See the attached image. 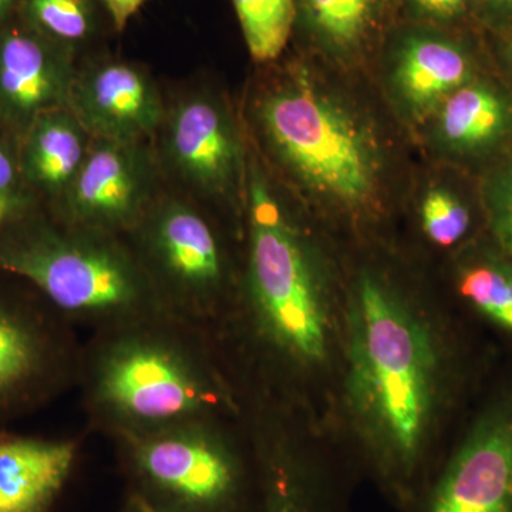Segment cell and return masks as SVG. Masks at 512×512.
<instances>
[{
    "mask_svg": "<svg viewBox=\"0 0 512 512\" xmlns=\"http://www.w3.org/2000/svg\"><path fill=\"white\" fill-rule=\"evenodd\" d=\"M471 366L453 318L372 268L343 295L333 410L340 456L402 512L436 476Z\"/></svg>",
    "mask_w": 512,
    "mask_h": 512,
    "instance_id": "6da1fadb",
    "label": "cell"
},
{
    "mask_svg": "<svg viewBox=\"0 0 512 512\" xmlns=\"http://www.w3.org/2000/svg\"><path fill=\"white\" fill-rule=\"evenodd\" d=\"M247 242L234 306L212 338L237 392L313 414L338 369L343 298L318 248L256 165L248 171Z\"/></svg>",
    "mask_w": 512,
    "mask_h": 512,
    "instance_id": "7a4b0ae2",
    "label": "cell"
},
{
    "mask_svg": "<svg viewBox=\"0 0 512 512\" xmlns=\"http://www.w3.org/2000/svg\"><path fill=\"white\" fill-rule=\"evenodd\" d=\"M77 389L89 429L110 440L211 416H241L210 336L167 313L92 332Z\"/></svg>",
    "mask_w": 512,
    "mask_h": 512,
    "instance_id": "3957f363",
    "label": "cell"
},
{
    "mask_svg": "<svg viewBox=\"0 0 512 512\" xmlns=\"http://www.w3.org/2000/svg\"><path fill=\"white\" fill-rule=\"evenodd\" d=\"M0 272L33 286L73 326L92 332L165 313L126 238L42 214L0 237Z\"/></svg>",
    "mask_w": 512,
    "mask_h": 512,
    "instance_id": "277c9868",
    "label": "cell"
},
{
    "mask_svg": "<svg viewBox=\"0 0 512 512\" xmlns=\"http://www.w3.org/2000/svg\"><path fill=\"white\" fill-rule=\"evenodd\" d=\"M127 497L153 512H256L259 470L241 416L111 440Z\"/></svg>",
    "mask_w": 512,
    "mask_h": 512,
    "instance_id": "5b68a950",
    "label": "cell"
},
{
    "mask_svg": "<svg viewBox=\"0 0 512 512\" xmlns=\"http://www.w3.org/2000/svg\"><path fill=\"white\" fill-rule=\"evenodd\" d=\"M256 120L272 156L301 187L339 210L376 204L382 160L375 136L303 70L266 90Z\"/></svg>",
    "mask_w": 512,
    "mask_h": 512,
    "instance_id": "8992f818",
    "label": "cell"
},
{
    "mask_svg": "<svg viewBox=\"0 0 512 512\" xmlns=\"http://www.w3.org/2000/svg\"><path fill=\"white\" fill-rule=\"evenodd\" d=\"M124 238L164 312L214 338L234 306L241 269L217 225L190 202L164 198Z\"/></svg>",
    "mask_w": 512,
    "mask_h": 512,
    "instance_id": "52a82bcc",
    "label": "cell"
},
{
    "mask_svg": "<svg viewBox=\"0 0 512 512\" xmlns=\"http://www.w3.org/2000/svg\"><path fill=\"white\" fill-rule=\"evenodd\" d=\"M83 343L33 286L0 272V429L77 387Z\"/></svg>",
    "mask_w": 512,
    "mask_h": 512,
    "instance_id": "ba28073f",
    "label": "cell"
},
{
    "mask_svg": "<svg viewBox=\"0 0 512 512\" xmlns=\"http://www.w3.org/2000/svg\"><path fill=\"white\" fill-rule=\"evenodd\" d=\"M241 420L258 463L256 512H350L359 476L338 451L309 436L311 421L259 399L242 400Z\"/></svg>",
    "mask_w": 512,
    "mask_h": 512,
    "instance_id": "9c48e42d",
    "label": "cell"
},
{
    "mask_svg": "<svg viewBox=\"0 0 512 512\" xmlns=\"http://www.w3.org/2000/svg\"><path fill=\"white\" fill-rule=\"evenodd\" d=\"M402 512H512V373L495 384Z\"/></svg>",
    "mask_w": 512,
    "mask_h": 512,
    "instance_id": "30bf717a",
    "label": "cell"
},
{
    "mask_svg": "<svg viewBox=\"0 0 512 512\" xmlns=\"http://www.w3.org/2000/svg\"><path fill=\"white\" fill-rule=\"evenodd\" d=\"M153 167L141 143L93 138L53 220L66 227L126 237L153 207Z\"/></svg>",
    "mask_w": 512,
    "mask_h": 512,
    "instance_id": "8fae6325",
    "label": "cell"
},
{
    "mask_svg": "<svg viewBox=\"0 0 512 512\" xmlns=\"http://www.w3.org/2000/svg\"><path fill=\"white\" fill-rule=\"evenodd\" d=\"M76 76L69 47L29 26L0 33V124L16 143L37 117L69 107Z\"/></svg>",
    "mask_w": 512,
    "mask_h": 512,
    "instance_id": "7c38bea8",
    "label": "cell"
},
{
    "mask_svg": "<svg viewBox=\"0 0 512 512\" xmlns=\"http://www.w3.org/2000/svg\"><path fill=\"white\" fill-rule=\"evenodd\" d=\"M171 165L192 187L225 197L242 181L241 140L220 101L204 94L187 97L174 107L165 130Z\"/></svg>",
    "mask_w": 512,
    "mask_h": 512,
    "instance_id": "4fadbf2b",
    "label": "cell"
},
{
    "mask_svg": "<svg viewBox=\"0 0 512 512\" xmlns=\"http://www.w3.org/2000/svg\"><path fill=\"white\" fill-rule=\"evenodd\" d=\"M69 109L92 138L141 143L164 121L156 84L127 63H106L77 74Z\"/></svg>",
    "mask_w": 512,
    "mask_h": 512,
    "instance_id": "5bb4252c",
    "label": "cell"
},
{
    "mask_svg": "<svg viewBox=\"0 0 512 512\" xmlns=\"http://www.w3.org/2000/svg\"><path fill=\"white\" fill-rule=\"evenodd\" d=\"M474 73L466 46L434 26H412L394 43L393 90L413 119L436 114L450 94L473 82Z\"/></svg>",
    "mask_w": 512,
    "mask_h": 512,
    "instance_id": "9a60e30c",
    "label": "cell"
},
{
    "mask_svg": "<svg viewBox=\"0 0 512 512\" xmlns=\"http://www.w3.org/2000/svg\"><path fill=\"white\" fill-rule=\"evenodd\" d=\"M82 441L0 429V512H53L79 463Z\"/></svg>",
    "mask_w": 512,
    "mask_h": 512,
    "instance_id": "2e32d148",
    "label": "cell"
},
{
    "mask_svg": "<svg viewBox=\"0 0 512 512\" xmlns=\"http://www.w3.org/2000/svg\"><path fill=\"white\" fill-rule=\"evenodd\" d=\"M90 138L69 107L37 117L16 143L20 170L29 187L59 201L82 167Z\"/></svg>",
    "mask_w": 512,
    "mask_h": 512,
    "instance_id": "e0dca14e",
    "label": "cell"
},
{
    "mask_svg": "<svg viewBox=\"0 0 512 512\" xmlns=\"http://www.w3.org/2000/svg\"><path fill=\"white\" fill-rule=\"evenodd\" d=\"M396 2L295 0L296 23L320 53L338 62H353L376 45Z\"/></svg>",
    "mask_w": 512,
    "mask_h": 512,
    "instance_id": "ac0fdd59",
    "label": "cell"
},
{
    "mask_svg": "<svg viewBox=\"0 0 512 512\" xmlns=\"http://www.w3.org/2000/svg\"><path fill=\"white\" fill-rule=\"evenodd\" d=\"M434 116L440 143L454 153H481L512 133V101L474 80L450 94Z\"/></svg>",
    "mask_w": 512,
    "mask_h": 512,
    "instance_id": "d6986e66",
    "label": "cell"
},
{
    "mask_svg": "<svg viewBox=\"0 0 512 512\" xmlns=\"http://www.w3.org/2000/svg\"><path fill=\"white\" fill-rule=\"evenodd\" d=\"M457 291L478 318L512 340V258L497 251L467 256L457 271Z\"/></svg>",
    "mask_w": 512,
    "mask_h": 512,
    "instance_id": "ffe728a7",
    "label": "cell"
},
{
    "mask_svg": "<svg viewBox=\"0 0 512 512\" xmlns=\"http://www.w3.org/2000/svg\"><path fill=\"white\" fill-rule=\"evenodd\" d=\"M252 59H278L296 23L295 0H231Z\"/></svg>",
    "mask_w": 512,
    "mask_h": 512,
    "instance_id": "44dd1931",
    "label": "cell"
},
{
    "mask_svg": "<svg viewBox=\"0 0 512 512\" xmlns=\"http://www.w3.org/2000/svg\"><path fill=\"white\" fill-rule=\"evenodd\" d=\"M22 12L26 26L67 47L93 30L90 0H22Z\"/></svg>",
    "mask_w": 512,
    "mask_h": 512,
    "instance_id": "7402d4cb",
    "label": "cell"
},
{
    "mask_svg": "<svg viewBox=\"0 0 512 512\" xmlns=\"http://www.w3.org/2000/svg\"><path fill=\"white\" fill-rule=\"evenodd\" d=\"M37 214V194L23 177L18 150L0 134V237Z\"/></svg>",
    "mask_w": 512,
    "mask_h": 512,
    "instance_id": "603a6c76",
    "label": "cell"
},
{
    "mask_svg": "<svg viewBox=\"0 0 512 512\" xmlns=\"http://www.w3.org/2000/svg\"><path fill=\"white\" fill-rule=\"evenodd\" d=\"M420 218L424 235L440 248L456 247L471 229L467 205L444 188H433L424 195Z\"/></svg>",
    "mask_w": 512,
    "mask_h": 512,
    "instance_id": "cb8c5ba5",
    "label": "cell"
},
{
    "mask_svg": "<svg viewBox=\"0 0 512 512\" xmlns=\"http://www.w3.org/2000/svg\"><path fill=\"white\" fill-rule=\"evenodd\" d=\"M485 205L497 248L512 258V153L488 180Z\"/></svg>",
    "mask_w": 512,
    "mask_h": 512,
    "instance_id": "d4e9b609",
    "label": "cell"
},
{
    "mask_svg": "<svg viewBox=\"0 0 512 512\" xmlns=\"http://www.w3.org/2000/svg\"><path fill=\"white\" fill-rule=\"evenodd\" d=\"M407 16L416 25L439 26L453 25L466 18L473 8L471 0H399Z\"/></svg>",
    "mask_w": 512,
    "mask_h": 512,
    "instance_id": "484cf974",
    "label": "cell"
},
{
    "mask_svg": "<svg viewBox=\"0 0 512 512\" xmlns=\"http://www.w3.org/2000/svg\"><path fill=\"white\" fill-rule=\"evenodd\" d=\"M471 5L491 25H512V0H471Z\"/></svg>",
    "mask_w": 512,
    "mask_h": 512,
    "instance_id": "4316f807",
    "label": "cell"
},
{
    "mask_svg": "<svg viewBox=\"0 0 512 512\" xmlns=\"http://www.w3.org/2000/svg\"><path fill=\"white\" fill-rule=\"evenodd\" d=\"M146 2L147 0H103L107 12L113 19L114 26L119 30L126 28L130 19Z\"/></svg>",
    "mask_w": 512,
    "mask_h": 512,
    "instance_id": "83f0119b",
    "label": "cell"
},
{
    "mask_svg": "<svg viewBox=\"0 0 512 512\" xmlns=\"http://www.w3.org/2000/svg\"><path fill=\"white\" fill-rule=\"evenodd\" d=\"M119 512H153L148 510V508L144 507V505H141L138 503V501L133 500V498L127 497L126 500H124L123 505H121V508Z\"/></svg>",
    "mask_w": 512,
    "mask_h": 512,
    "instance_id": "f1b7e54d",
    "label": "cell"
},
{
    "mask_svg": "<svg viewBox=\"0 0 512 512\" xmlns=\"http://www.w3.org/2000/svg\"><path fill=\"white\" fill-rule=\"evenodd\" d=\"M15 3L16 0H0V20L5 19L9 15Z\"/></svg>",
    "mask_w": 512,
    "mask_h": 512,
    "instance_id": "f546056e",
    "label": "cell"
},
{
    "mask_svg": "<svg viewBox=\"0 0 512 512\" xmlns=\"http://www.w3.org/2000/svg\"><path fill=\"white\" fill-rule=\"evenodd\" d=\"M507 53L512 62V35L510 36V39L507 40Z\"/></svg>",
    "mask_w": 512,
    "mask_h": 512,
    "instance_id": "4dcf8cb0",
    "label": "cell"
}]
</instances>
